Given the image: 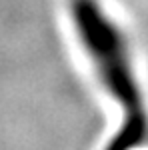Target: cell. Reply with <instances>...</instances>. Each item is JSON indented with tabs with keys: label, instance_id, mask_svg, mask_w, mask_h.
Listing matches in <instances>:
<instances>
[{
	"label": "cell",
	"instance_id": "obj_1",
	"mask_svg": "<svg viewBox=\"0 0 148 150\" xmlns=\"http://www.w3.org/2000/svg\"><path fill=\"white\" fill-rule=\"evenodd\" d=\"M70 8L80 40L96 64L108 92L126 108V116L144 112L142 96L118 28L108 20L96 0H72Z\"/></svg>",
	"mask_w": 148,
	"mask_h": 150
},
{
	"label": "cell",
	"instance_id": "obj_2",
	"mask_svg": "<svg viewBox=\"0 0 148 150\" xmlns=\"http://www.w3.org/2000/svg\"><path fill=\"white\" fill-rule=\"evenodd\" d=\"M148 130V122H146V114H128L124 120L122 128L116 132V136L110 140L106 150H132L136 144H140Z\"/></svg>",
	"mask_w": 148,
	"mask_h": 150
}]
</instances>
